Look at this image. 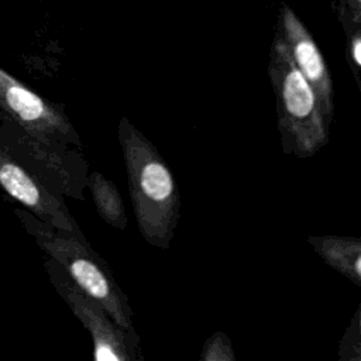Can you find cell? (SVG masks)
<instances>
[{
    "label": "cell",
    "instance_id": "obj_11",
    "mask_svg": "<svg viewBox=\"0 0 361 361\" xmlns=\"http://www.w3.org/2000/svg\"><path fill=\"white\" fill-rule=\"evenodd\" d=\"M202 361H235V354L228 336L224 331H214L206 338L202 353Z\"/></svg>",
    "mask_w": 361,
    "mask_h": 361
},
{
    "label": "cell",
    "instance_id": "obj_9",
    "mask_svg": "<svg viewBox=\"0 0 361 361\" xmlns=\"http://www.w3.org/2000/svg\"><path fill=\"white\" fill-rule=\"evenodd\" d=\"M89 186L100 216L111 226L120 230L126 228L127 216L117 188L97 172L90 176Z\"/></svg>",
    "mask_w": 361,
    "mask_h": 361
},
{
    "label": "cell",
    "instance_id": "obj_8",
    "mask_svg": "<svg viewBox=\"0 0 361 361\" xmlns=\"http://www.w3.org/2000/svg\"><path fill=\"white\" fill-rule=\"evenodd\" d=\"M307 243L330 268L361 288V237L309 235Z\"/></svg>",
    "mask_w": 361,
    "mask_h": 361
},
{
    "label": "cell",
    "instance_id": "obj_13",
    "mask_svg": "<svg viewBox=\"0 0 361 361\" xmlns=\"http://www.w3.org/2000/svg\"><path fill=\"white\" fill-rule=\"evenodd\" d=\"M348 58L353 65L354 73H361V25L348 37Z\"/></svg>",
    "mask_w": 361,
    "mask_h": 361
},
{
    "label": "cell",
    "instance_id": "obj_3",
    "mask_svg": "<svg viewBox=\"0 0 361 361\" xmlns=\"http://www.w3.org/2000/svg\"><path fill=\"white\" fill-rule=\"evenodd\" d=\"M35 233L42 247L68 269L80 289L96 300L118 327L134 333L133 313L127 298L107 269L94 261L76 240L65 238L39 227L35 228Z\"/></svg>",
    "mask_w": 361,
    "mask_h": 361
},
{
    "label": "cell",
    "instance_id": "obj_2",
    "mask_svg": "<svg viewBox=\"0 0 361 361\" xmlns=\"http://www.w3.org/2000/svg\"><path fill=\"white\" fill-rule=\"evenodd\" d=\"M268 76L275 96L283 152L296 158L316 155L329 142L330 126L314 89L293 63L278 31L271 45Z\"/></svg>",
    "mask_w": 361,
    "mask_h": 361
},
{
    "label": "cell",
    "instance_id": "obj_7",
    "mask_svg": "<svg viewBox=\"0 0 361 361\" xmlns=\"http://www.w3.org/2000/svg\"><path fill=\"white\" fill-rule=\"evenodd\" d=\"M0 185L14 199L32 209L38 216L47 219L49 223L62 227L63 230H73L72 221L65 214L58 202L48 193L44 195L37 182L17 164L6 159L0 154Z\"/></svg>",
    "mask_w": 361,
    "mask_h": 361
},
{
    "label": "cell",
    "instance_id": "obj_12",
    "mask_svg": "<svg viewBox=\"0 0 361 361\" xmlns=\"http://www.w3.org/2000/svg\"><path fill=\"white\" fill-rule=\"evenodd\" d=\"M334 11L348 37L361 25V0H334Z\"/></svg>",
    "mask_w": 361,
    "mask_h": 361
},
{
    "label": "cell",
    "instance_id": "obj_10",
    "mask_svg": "<svg viewBox=\"0 0 361 361\" xmlns=\"http://www.w3.org/2000/svg\"><path fill=\"white\" fill-rule=\"evenodd\" d=\"M340 361H361V302L338 344Z\"/></svg>",
    "mask_w": 361,
    "mask_h": 361
},
{
    "label": "cell",
    "instance_id": "obj_5",
    "mask_svg": "<svg viewBox=\"0 0 361 361\" xmlns=\"http://www.w3.org/2000/svg\"><path fill=\"white\" fill-rule=\"evenodd\" d=\"M66 299L93 337L96 360L128 361L137 358L138 337H130L134 333L118 327L114 322L111 323V317L96 300H89L69 285L66 286Z\"/></svg>",
    "mask_w": 361,
    "mask_h": 361
},
{
    "label": "cell",
    "instance_id": "obj_1",
    "mask_svg": "<svg viewBox=\"0 0 361 361\" xmlns=\"http://www.w3.org/2000/svg\"><path fill=\"white\" fill-rule=\"evenodd\" d=\"M118 140L138 228L148 244L166 250L180 217L176 178L155 145L127 117L118 123Z\"/></svg>",
    "mask_w": 361,
    "mask_h": 361
},
{
    "label": "cell",
    "instance_id": "obj_6",
    "mask_svg": "<svg viewBox=\"0 0 361 361\" xmlns=\"http://www.w3.org/2000/svg\"><path fill=\"white\" fill-rule=\"evenodd\" d=\"M0 107L24 126L42 133H66L63 118L38 94L0 68Z\"/></svg>",
    "mask_w": 361,
    "mask_h": 361
},
{
    "label": "cell",
    "instance_id": "obj_4",
    "mask_svg": "<svg viewBox=\"0 0 361 361\" xmlns=\"http://www.w3.org/2000/svg\"><path fill=\"white\" fill-rule=\"evenodd\" d=\"M276 31L282 37L293 63L314 89L324 118L330 126L334 120V89L322 51L309 30L288 4H282L279 8Z\"/></svg>",
    "mask_w": 361,
    "mask_h": 361
}]
</instances>
